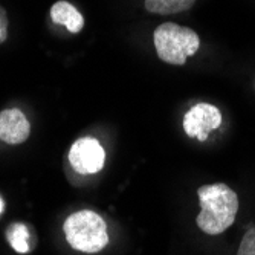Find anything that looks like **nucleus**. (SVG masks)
<instances>
[{
  "mask_svg": "<svg viewBox=\"0 0 255 255\" xmlns=\"http://www.w3.org/2000/svg\"><path fill=\"white\" fill-rule=\"evenodd\" d=\"M106 153L98 141L83 137L69 150V162L80 174H95L104 167Z\"/></svg>",
  "mask_w": 255,
  "mask_h": 255,
  "instance_id": "39448f33",
  "label": "nucleus"
},
{
  "mask_svg": "<svg viewBox=\"0 0 255 255\" xmlns=\"http://www.w3.org/2000/svg\"><path fill=\"white\" fill-rule=\"evenodd\" d=\"M8 38V15L6 11L0 6V44Z\"/></svg>",
  "mask_w": 255,
  "mask_h": 255,
  "instance_id": "9b49d317",
  "label": "nucleus"
},
{
  "mask_svg": "<svg viewBox=\"0 0 255 255\" xmlns=\"http://www.w3.org/2000/svg\"><path fill=\"white\" fill-rule=\"evenodd\" d=\"M237 255H255V226L248 229V233L243 236Z\"/></svg>",
  "mask_w": 255,
  "mask_h": 255,
  "instance_id": "9d476101",
  "label": "nucleus"
},
{
  "mask_svg": "<svg viewBox=\"0 0 255 255\" xmlns=\"http://www.w3.org/2000/svg\"><path fill=\"white\" fill-rule=\"evenodd\" d=\"M196 0H145V9L153 14L170 15L188 11Z\"/></svg>",
  "mask_w": 255,
  "mask_h": 255,
  "instance_id": "1a4fd4ad",
  "label": "nucleus"
},
{
  "mask_svg": "<svg viewBox=\"0 0 255 255\" xmlns=\"http://www.w3.org/2000/svg\"><path fill=\"white\" fill-rule=\"evenodd\" d=\"M6 239L12 249L18 254H28L31 251V231L25 223H12L6 229Z\"/></svg>",
  "mask_w": 255,
  "mask_h": 255,
  "instance_id": "6e6552de",
  "label": "nucleus"
},
{
  "mask_svg": "<svg viewBox=\"0 0 255 255\" xmlns=\"http://www.w3.org/2000/svg\"><path fill=\"white\" fill-rule=\"evenodd\" d=\"M154 48L162 61L182 66L188 57H193L199 51L200 40L199 35L187 26L164 23L154 31Z\"/></svg>",
  "mask_w": 255,
  "mask_h": 255,
  "instance_id": "7ed1b4c3",
  "label": "nucleus"
},
{
  "mask_svg": "<svg viewBox=\"0 0 255 255\" xmlns=\"http://www.w3.org/2000/svg\"><path fill=\"white\" fill-rule=\"evenodd\" d=\"M31 124L20 109L0 112V141L9 145L23 144L29 137Z\"/></svg>",
  "mask_w": 255,
  "mask_h": 255,
  "instance_id": "423d86ee",
  "label": "nucleus"
},
{
  "mask_svg": "<svg viewBox=\"0 0 255 255\" xmlns=\"http://www.w3.org/2000/svg\"><path fill=\"white\" fill-rule=\"evenodd\" d=\"M51 18L57 25H63L69 32L78 34L84 28V17L81 12L69 2L60 0L51 8Z\"/></svg>",
  "mask_w": 255,
  "mask_h": 255,
  "instance_id": "0eeeda50",
  "label": "nucleus"
},
{
  "mask_svg": "<svg viewBox=\"0 0 255 255\" xmlns=\"http://www.w3.org/2000/svg\"><path fill=\"white\" fill-rule=\"evenodd\" d=\"M63 231L67 243L80 252H100L109 243L104 219L89 210L77 211L69 216L63 225Z\"/></svg>",
  "mask_w": 255,
  "mask_h": 255,
  "instance_id": "f03ea898",
  "label": "nucleus"
},
{
  "mask_svg": "<svg viewBox=\"0 0 255 255\" xmlns=\"http://www.w3.org/2000/svg\"><path fill=\"white\" fill-rule=\"evenodd\" d=\"M197 196L202 211L196 222L205 234L219 236L234 223L239 211V197L228 185H203L197 190Z\"/></svg>",
  "mask_w": 255,
  "mask_h": 255,
  "instance_id": "f257e3e1",
  "label": "nucleus"
},
{
  "mask_svg": "<svg viewBox=\"0 0 255 255\" xmlns=\"http://www.w3.org/2000/svg\"><path fill=\"white\" fill-rule=\"evenodd\" d=\"M222 124L220 110L208 103L193 106L183 118V130L190 137H197L200 142L206 141L208 134Z\"/></svg>",
  "mask_w": 255,
  "mask_h": 255,
  "instance_id": "20e7f679",
  "label": "nucleus"
},
{
  "mask_svg": "<svg viewBox=\"0 0 255 255\" xmlns=\"http://www.w3.org/2000/svg\"><path fill=\"white\" fill-rule=\"evenodd\" d=\"M3 210H5V200L2 199V196H0V216H2Z\"/></svg>",
  "mask_w": 255,
  "mask_h": 255,
  "instance_id": "f8f14e48",
  "label": "nucleus"
}]
</instances>
